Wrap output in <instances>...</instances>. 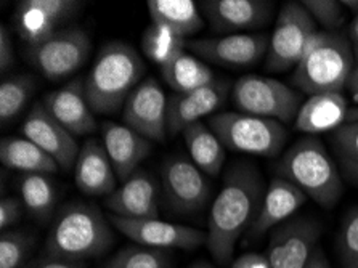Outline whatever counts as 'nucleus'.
<instances>
[{"label": "nucleus", "mask_w": 358, "mask_h": 268, "mask_svg": "<svg viewBox=\"0 0 358 268\" xmlns=\"http://www.w3.org/2000/svg\"><path fill=\"white\" fill-rule=\"evenodd\" d=\"M264 195L262 178L251 164L238 162L225 175L208 222L206 244L215 262H231L238 239L256 220Z\"/></svg>", "instance_id": "f257e3e1"}, {"label": "nucleus", "mask_w": 358, "mask_h": 268, "mask_svg": "<svg viewBox=\"0 0 358 268\" xmlns=\"http://www.w3.org/2000/svg\"><path fill=\"white\" fill-rule=\"evenodd\" d=\"M143 74L145 63L132 45L124 42L106 43L84 82L92 111L95 114L116 113L142 84Z\"/></svg>", "instance_id": "f03ea898"}, {"label": "nucleus", "mask_w": 358, "mask_h": 268, "mask_svg": "<svg viewBox=\"0 0 358 268\" xmlns=\"http://www.w3.org/2000/svg\"><path fill=\"white\" fill-rule=\"evenodd\" d=\"M113 243L111 227L99 207L87 202H68L53 218L45 254L83 262L105 254Z\"/></svg>", "instance_id": "7ed1b4c3"}, {"label": "nucleus", "mask_w": 358, "mask_h": 268, "mask_svg": "<svg viewBox=\"0 0 358 268\" xmlns=\"http://www.w3.org/2000/svg\"><path fill=\"white\" fill-rule=\"evenodd\" d=\"M355 57L349 37L341 32L318 31L297 64L292 82L307 95L341 92L349 85Z\"/></svg>", "instance_id": "20e7f679"}, {"label": "nucleus", "mask_w": 358, "mask_h": 268, "mask_svg": "<svg viewBox=\"0 0 358 268\" xmlns=\"http://www.w3.org/2000/svg\"><path fill=\"white\" fill-rule=\"evenodd\" d=\"M278 174L323 207L336 206L344 191L334 161L322 141L312 135L302 136L281 156Z\"/></svg>", "instance_id": "39448f33"}, {"label": "nucleus", "mask_w": 358, "mask_h": 268, "mask_svg": "<svg viewBox=\"0 0 358 268\" xmlns=\"http://www.w3.org/2000/svg\"><path fill=\"white\" fill-rule=\"evenodd\" d=\"M209 127L231 151L275 157L286 143L283 124L246 113L227 111L210 116Z\"/></svg>", "instance_id": "423d86ee"}, {"label": "nucleus", "mask_w": 358, "mask_h": 268, "mask_svg": "<svg viewBox=\"0 0 358 268\" xmlns=\"http://www.w3.org/2000/svg\"><path fill=\"white\" fill-rule=\"evenodd\" d=\"M317 32V23L302 2L285 3L270 36L265 68L270 73L296 69Z\"/></svg>", "instance_id": "0eeeda50"}, {"label": "nucleus", "mask_w": 358, "mask_h": 268, "mask_svg": "<svg viewBox=\"0 0 358 268\" xmlns=\"http://www.w3.org/2000/svg\"><path fill=\"white\" fill-rule=\"evenodd\" d=\"M233 101L241 113L291 122L301 108V97L283 82L248 74L238 79L231 90Z\"/></svg>", "instance_id": "6e6552de"}, {"label": "nucleus", "mask_w": 358, "mask_h": 268, "mask_svg": "<svg viewBox=\"0 0 358 268\" xmlns=\"http://www.w3.org/2000/svg\"><path fill=\"white\" fill-rule=\"evenodd\" d=\"M90 53V39L80 27H62L37 45L28 47V57L48 80H62L84 66Z\"/></svg>", "instance_id": "1a4fd4ad"}, {"label": "nucleus", "mask_w": 358, "mask_h": 268, "mask_svg": "<svg viewBox=\"0 0 358 268\" xmlns=\"http://www.w3.org/2000/svg\"><path fill=\"white\" fill-rule=\"evenodd\" d=\"M161 185L169 206L178 214H194L210 196L204 172L185 156H171L161 166Z\"/></svg>", "instance_id": "9d476101"}, {"label": "nucleus", "mask_w": 358, "mask_h": 268, "mask_svg": "<svg viewBox=\"0 0 358 268\" xmlns=\"http://www.w3.org/2000/svg\"><path fill=\"white\" fill-rule=\"evenodd\" d=\"M111 223L135 244L153 249L192 251L208 241V233L198 228L164 222L159 218H124L111 216Z\"/></svg>", "instance_id": "9b49d317"}, {"label": "nucleus", "mask_w": 358, "mask_h": 268, "mask_svg": "<svg viewBox=\"0 0 358 268\" xmlns=\"http://www.w3.org/2000/svg\"><path fill=\"white\" fill-rule=\"evenodd\" d=\"M169 98L158 80H142L124 105V124L150 141H164Z\"/></svg>", "instance_id": "f8f14e48"}, {"label": "nucleus", "mask_w": 358, "mask_h": 268, "mask_svg": "<svg viewBox=\"0 0 358 268\" xmlns=\"http://www.w3.org/2000/svg\"><path fill=\"white\" fill-rule=\"evenodd\" d=\"M320 225L310 218H294L276 227L270 238V268H307L315 254Z\"/></svg>", "instance_id": "ddd939ff"}, {"label": "nucleus", "mask_w": 358, "mask_h": 268, "mask_svg": "<svg viewBox=\"0 0 358 268\" xmlns=\"http://www.w3.org/2000/svg\"><path fill=\"white\" fill-rule=\"evenodd\" d=\"M21 134L53 157L62 171L68 172L74 169L80 151L78 141L47 111L42 101L36 103L24 118Z\"/></svg>", "instance_id": "4468645a"}, {"label": "nucleus", "mask_w": 358, "mask_h": 268, "mask_svg": "<svg viewBox=\"0 0 358 268\" xmlns=\"http://www.w3.org/2000/svg\"><path fill=\"white\" fill-rule=\"evenodd\" d=\"M80 5L74 0H21L15 12L16 29L28 47L37 45L62 29Z\"/></svg>", "instance_id": "2eb2a0df"}, {"label": "nucleus", "mask_w": 358, "mask_h": 268, "mask_svg": "<svg viewBox=\"0 0 358 268\" xmlns=\"http://www.w3.org/2000/svg\"><path fill=\"white\" fill-rule=\"evenodd\" d=\"M204 18L224 36L246 34L268 23L273 2L265 0H204L199 3Z\"/></svg>", "instance_id": "dca6fc26"}, {"label": "nucleus", "mask_w": 358, "mask_h": 268, "mask_svg": "<svg viewBox=\"0 0 358 268\" xmlns=\"http://www.w3.org/2000/svg\"><path fill=\"white\" fill-rule=\"evenodd\" d=\"M270 37L265 34H231L215 39L187 42V48L201 59L220 66L248 68L268 52Z\"/></svg>", "instance_id": "f3484780"}, {"label": "nucleus", "mask_w": 358, "mask_h": 268, "mask_svg": "<svg viewBox=\"0 0 358 268\" xmlns=\"http://www.w3.org/2000/svg\"><path fill=\"white\" fill-rule=\"evenodd\" d=\"M230 94V85L225 80H214L213 84L185 94H172L167 105V132L182 134L189 125L203 122V118L215 113L224 105Z\"/></svg>", "instance_id": "a211bd4d"}, {"label": "nucleus", "mask_w": 358, "mask_h": 268, "mask_svg": "<svg viewBox=\"0 0 358 268\" xmlns=\"http://www.w3.org/2000/svg\"><path fill=\"white\" fill-rule=\"evenodd\" d=\"M42 105L74 136L89 135L96 130L95 113L87 100L83 80L69 82L47 94L42 98Z\"/></svg>", "instance_id": "6ab92c4d"}, {"label": "nucleus", "mask_w": 358, "mask_h": 268, "mask_svg": "<svg viewBox=\"0 0 358 268\" xmlns=\"http://www.w3.org/2000/svg\"><path fill=\"white\" fill-rule=\"evenodd\" d=\"M158 182L146 171L134 172L106 198L113 216L124 218H158Z\"/></svg>", "instance_id": "aec40b11"}, {"label": "nucleus", "mask_w": 358, "mask_h": 268, "mask_svg": "<svg viewBox=\"0 0 358 268\" xmlns=\"http://www.w3.org/2000/svg\"><path fill=\"white\" fill-rule=\"evenodd\" d=\"M307 195L283 177H275L265 190L262 206L249 228V237L260 238L268 230L283 225L292 214H296L306 204Z\"/></svg>", "instance_id": "412c9836"}, {"label": "nucleus", "mask_w": 358, "mask_h": 268, "mask_svg": "<svg viewBox=\"0 0 358 268\" xmlns=\"http://www.w3.org/2000/svg\"><path fill=\"white\" fill-rule=\"evenodd\" d=\"M101 136L106 155L121 182L138 171V166L151 151V141L126 124L105 122L101 127Z\"/></svg>", "instance_id": "4be33fe9"}, {"label": "nucleus", "mask_w": 358, "mask_h": 268, "mask_svg": "<svg viewBox=\"0 0 358 268\" xmlns=\"http://www.w3.org/2000/svg\"><path fill=\"white\" fill-rule=\"evenodd\" d=\"M352 108L341 92H327L308 97L301 105L294 119L296 129L302 134L317 135L336 132L344 124L350 122Z\"/></svg>", "instance_id": "5701e85b"}, {"label": "nucleus", "mask_w": 358, "mask_h": 268, "mask_svg": "<svg viewBox=\"0 0 358 268\" xmlns=\"http://www.w3.org/2000/svg\"><path fill=\"white\" fill-rule=\"evenodd\" d=\"M78 188L87 196H110L117 188V175L99 140L90 139L80 146L74 166Z\"/></svg>", "instance_id": "b1692460"}, {"label": "nucleus", "mask_w": 358, "mask_h": 268, "mask_svg": "<svg viewBox=\"0 0 358 268\" xmlns=\"http://www.w3.org/2000/svg\"><path fill=\"white\" fill-rule=\"evenodd\" d=\"M0 161L10 171L21 174H55L59 171L53 157L26 136H5L0 143Z\"/></svg>", "instance_id": "393cba45"}, {"label": "nucleus", "mask_w": 358, "mask_h": 268, "mask_svg": "<svg viewBox=\"0 0 358 268\" xmlns=\"http://www.w3.org/2000/svg\"><path fill=\"white\" fill-rule=\"evenodd\" d=\"M182 135L189 157L201 171L208 175H219L225 164L227 148L213 132V129L203 122H198L183 130Z\"/></svg>", "instance_id": "a878e982"}, {"label": "nucleus", "mask_w": 358, "mask_h": 268, "mask_svg": "<svg viewBox=\"0 0 358 268\" xmlns=\"http://www.w3.org/2000/svg\"><path fill=\"white\" fill-rule=\"evenodd\" d=\"M146 5L153 23L169 27L183 39L203 27V16L193 0H150Z\"/></svg>", "instance_id": "bb28decb"}, {"label": "nucleus", "mask_w": 358, "mask_h": 268, "mask_svg": "<svg viewBox=\"0 0 358 268\" xmlns=\"http://www.w3.org/2000/svg\"><path fill=\"white\" fill-rule=\"evenodd\" d=\"M161 73L173 94L198 90L215 80L213 69L203 63V59L188 52L180 53L171 63L162 66Z\"/></svg>", "instance_id": "cd10ccee"}, {"label": "nucleus", "mask_w": 358, "mask_h": 268, "mask_svg": "<svg viewBox=\"0 0 358 268\" xmlns=\"http://www.w3.org/2000/svg\"><path fill=\"white\" fill-rule=\"evenodd\" d=\"M21 201L37 220L47 222L57 206L55 183L47 174H24L20 178Z\"/></svg>", "instance_id": "c85d7f7f"}, {"label": "nucleus", "mask_w": 358, "mask_h": 268, "mask_svg": "<svg viewBox=\"0 0 358 268\" xmlns=\"http://www.w3.org/2000/svg\"><path fill=\"white\" fill-rule=\"evenodd\" d=\"M142 48L146 57L159 66H166L173 58L185 52L187 41L169 27L151 23L145 31L142 39Z\"/></svg>", "instance_id": "c756f323"}, {"label": "nucleus", "mask_w": 358, "mask_h": 268, "mask_svg": "<svg viewBox=\"0 0 358 268\" xmlns=\"http://www.w3.org/2000/svg\"><path fill=\"white\" fill-rule=\"evenodd\" d=\"M36 80L29 74H18L0 84V119L2 122L13 121L28 105L34 92Z\"/></svg>", "instance_id": "7c9ffc66"}, {"label": "nucleus", "mask_w": 358, "mask_h": 268, "mask_svg": "<svg viewBox=\"0 0 358 268\" xmlns=\"http://www.w3.org/2000/svg\"><path fill=\"white\" fill-rule=\"evenodd\" d=\"M103 268H172V257L167 251L134 244L117 251Z\"/></svg>", "instance_id": "2f4dec72"}, {"label": "nucleus", "mask_w": 358, "mask_h": 268, "mask_svg": "<svg viewBox=\"0 0 358 268\" xmlns=\"http://www.w3.org/2000/svg\"><path fill=\"white\" fill-rule=\"evenodd\" d=\"M36 234L24 230H8L0 237V268H21L31 254Z\"/></svg>", "instance_id": "473e14b6"}, {"label": "nucleus", "mask_w": 358, "mask_h": 268, "mask_svg": "<svg viewBox=\"0 0 358 268\" xmlns=\"http://www.w3.org/2000/svg\"><path fill=\"white\" fill-rule=\"evenodd\" d=\"M303 7L313 21L323 27V31L339 32L345 23V12L343 2L336 0H303Z\"/></svg>", "instance_id": "72a5a7b5"}, {"label": "nucleus", "mask_w": 358, "mask_h": 268, "mask_svg": "<svg viewBox=\"0 0 358 268\" xmlns=\"http://www.w3.org/2000/svg\"><path fill=\"white\" fill-rule=\"evenodd\" d=\"M333 146L345 172L358 169V121L347 122L333 132Z\"/></svg>", "instance_id": "f704fd0d"}, {"label": "nucleus", "mask_w": 358, "mask_h": 268, "mask_svg": "<svg viewBox=\"0 0 358 268\" xmlns=\"http://www.w3.org/2000/svg\"><path fill=\"white\" fill-rule=\"evenodd\" d=\"M339 254L344 268H358V207H354L343 220Z\"/></svg>", "instance_id": "c9c22d12"}, {"label": "nucleus", "mask_w": 358, "mask_h": 268, "mask_svg": "<svg viewBox=\"0 0 358 268\" xmlns=\"http://www.w3.org/2000/svg\"><path fill=\"white\" fill-rule=\"evenodd\" d=\"M24 204L21 198L15 196H5L0 201V230L7 232L10 227L16 225L24 214Z\"/></svg>", "instance_id": "e433bc0d"}, {"label": "nucleus", "mask_w": 358, "mask_h": 268, "mask_svg": "<svg viewBox=\"0 0 358 268\" xmlns=\"http://www.w3.org/2000/svg\"><path fill=\"white\" fill-rule=\"evenodd\" d=\"M26 268H85L80 260L64 259L50 254H43L39 259L29 262Z\"/></svg>", "instance_id": "4c0bfd02"}, {"label": "nucleus", "mask_w": 358, "mask_h": 268, "mask_svg": "<svg viewBox=\"0 0 358 268\" xmlns=\"http://www.w3.org/2000/svg\"><path fill=\"white\" fill-rule=\"evenodd\" d=\"M13 62H15L13 43L8 36V31L5 29V26H2L0 27V69H2V73L10 69Z\"/></svg>", "instance_id": "58836bf2"}, {"label": "nucleus", "mask_w": 358, "mask_h": 268, "mask_svg": "<svg viewBox=\"0 0 358 268\" xmlns=\"http://www.w3.org/2000/svg\"><path fill=\"white\" fill-rule=\"evenodd\" d=\"M231 268H270V262L267 255L256 254V253H248L233 262Z\"/></svg>", "instance_id": "ea45409f"}, {"label": "nucleus", "mask_w": 358, "mask_h": 268, "mask_svg": "<svg viewBox=\"0 0 358 268\" xmlns=\"http://www.w3.org/2000/svg\"><path fill=\"white\" fill-rule=\"evenodd\" d=\"M349 41L352 45V50H354L355 57V64L358 63V13L354 16L352 23L349 26Z\"/></svg>", "instance_id": "a19ab883"}, {"label": "nucleus", "mask_w": 358, "mask_h": 268, "mask_svg": "<svg viewBox=\"0 0 358 268\" xmlns=\"http://www.w3.org/2000/svg\"><path fill=\"white\" fill-rule=\"evenodd\" d=\"M307 268H331V267H329L324 254L320 249H317L315 254H313V257H312V260L308 262Z\"/></svg>", "instance_id": "79ce46f5"}, {"label": "nucleus", "mask_w": 358, "mask_h": 268, "mask_svg": "<svg viewBox=\"0 0 358 268\" xmlns=\"http://www.w3.org/2000/svg\"><path fill=\"white\" fill-rule=\"evenodd\" d=\"M347 87H349L350 94L354 95V98L358 101V63L355 64L354 73H352L350 80H349V85H347Z\"/></svg>", "instance_id": "37998d69"}, {"label": "nucleus", "mask_w": 358, "mask_h": 268, "mask_svg": "<svg viewBox=\"0 0 358 268\" xmlns=\"http://www.w3.org/2000/svg\"><path fill=\"white\" fill-rule=\"evenodd\" d=\"M347 175L352 178V182H355L358 185V169H354V171H347Z\"/></svg>", "instance_id": "c03bdc74"}, {"label": "nucleus", "mask_w": 358, "mask_h": 268, "mask_svg": "<svg viewBox=\"0 0 358 268\" xmlns=\"http://www.w3.org/2000/svg\"><path fill=\"white\" fill-rule=\"evenodd\" d=\"M189 268H214V267L206 264V262H198V264H194L193 267H189Z\"/></svg>", "instance_id": "a18cd8bd"}, {"label": "nucleus", "mask_w": 358, "mask_h": 268, "mask_svg": "<svg viewBox=\"0 0 358 268\" xmlns=\"http://www.w3.org/2000/svg\"><path fill=\"white\" fill-rule=\"evenodd\" d=\"M355 121H358V109H357V113H355Z\"/></svg>", "instance_id": "49530a36"}]
</instances>
